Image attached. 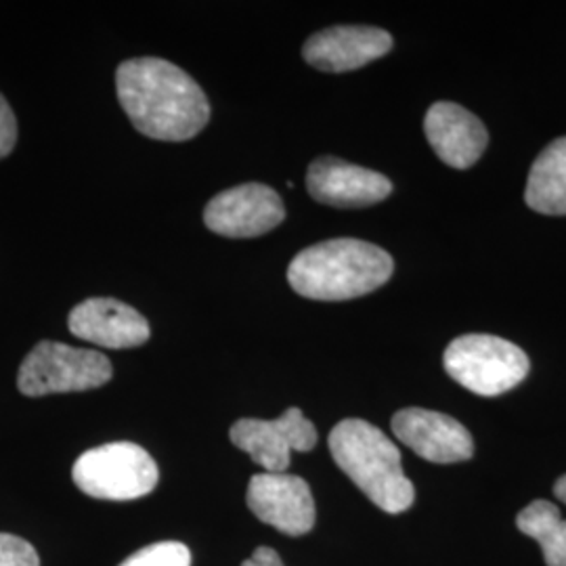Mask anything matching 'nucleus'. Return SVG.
Masks as SVG:
<instances>
[{
  "label": "nucleus",
  "mask_w": 566,
  "mask_h": 566,
  "mask_svg": "<svg viewBox=\"0 0 566 566\" xmlns=\"http://www.w3.org/2000/svg\"><path fill=\"white\" fill-rule=\"evenodd\" d=\"M116 91L126 116L149 139H193L210 118L202 86L170 61H124L116 72Z\"/></svg>",
  "instance_id": "nucleus-1"
},
{
  "label": "nucleus",
  "mask_w": 566,
  "mask_h": 566,
  "mask_svg": "<svg viewBox=\"0 0 566 566\" xmlns=\"http://www.w3.org/2000/svg\"><path fill=\"white\" fill-rule=\"evenodd\" d=\"M395 271L392 256L361 240H329L304 248L287 266V282L311 301L338 303L385 285Z\"/></svg>",
  "instance_id": "nucleus-2"
},
{
  "label": "nucleus",
  "mask_w": 566,
  "mask_h": 566,
  "mask_svg": "<svg viewBox=\"0 0 566 566\" xmlns=\"http://www.w3.org/2000/svg\"><path fill=\"white\" fill-rule=\"evenodd\" d=\"M329 453L344 474L388 514H401L416 500L405 476L401 451L380 428L348 418L329 432Z\"/></svg>",
  "instance_id": "nucleus-3"
},
{
  "label": "nucleus",
  "mask_w": 566,
  "mask_h": 566,
  "mask_svg": "<svg viewBox=\"0 0 566 566\" xmlns=\"http://www.w3.org/2000/svg\"><path fill=\"white\" fill-rule=\"evenodd\" d=\"M446 371L470 392L497 397L521 385L528 374L525 350L489 334H465L447 346Z\"/></svg>",
  "instance_id": "nucleus-4"
},
{
  "label": "nucleus",
  "mask_w": 566,
  "mask_h": 566,
  "mask_svg": "<svg viewBox=\"0 0 566 566\" xmlns=\"http://www.w3.org/2000/svg\"><path fill=\"white\" fill-rule=\"evenodd\" d=\"M82 493L95 500L130 502L149 495L160 479L154 458L135 443H107L82 453L72 468Z\"/></svg>",
  "instance_id": "nucleus-5"
},
{
  "label": "nucleus",
  "mask_w": 566,
  "mask_h": 566,
  "mask_svg": "<svg viewBox=\"0 0 566 566\" xmlns=\"http://www.w3.org/2000/svg\"><path fill=\"white\" fill-rule=\"evenodd\" d=\"M112 380L109 359L91 348L42 340L23 359L18 388L25 397L81 392Z\"/></svg>",
  "instance_id": "nucleus-6"
},
{
  "label": "nucleus",
  "mask_w": 566,
  "mask_h": 566,
  "mask_svg": "<svg viewBox=\"0 0 566 566\" xmlns=\"http://www.w3.org/2000/svg\"><path fill=\"white\" fill-rule=\"evenodd\" d=\"M231 443L250 453L264 472L282 474L290 465L292 451L306 453L317 446V430L298 407H290L277 420L243 418L229 430Z\"/></svg>",
  "instance_id": "nucleus-7"
},
{
  "label": "nucleus",
  "mask_w": 566,
  "mask_h": 566,
  "mask_svg": "<svg viewBox=\"0 0 566 566\" xmlns=\"http://www.w3.org/2000/svg\"><path fill=\"white\" fill-rule=\"evenodd\" d=\"M285 219L282 198L263 182H243L212 198L203 223L224 238H259Z\"/></svg>",
  "instance_id": "nucleus-8"
},
{
  "label": "nucleus",
  "mask_w": 566,
  "mask_h": 566,
  "mask_svg": "<svg viewBox=\"0 0 566 566\" xmlns=\"http://www.w3.org/2000/svg\"><path fill=\"white\" fill-rule=\"evenodd\" d=\"M245 504L264 523L283 535L301 537L315 526V500L306 481L294 474L263 472L250 479Z\"/></svg>",
  "instance_id": "nucleus-9"
},
{
  "label": "nucleus",
  "mask_w": 566,
  "mask_h": 566,
  "mask_svg": "<svg viewBox=\"0 0 566 566\" xmlns=\"http://www.w3.org/2000/svg\"><path fill=\"white\" fill-rule=\"evenodd\" d=\"M392 432L403 446L432 464L465 462L474 453V441L465 426L439 411L401 409L392 416Z\"/></svg>",
  "instance_id": "nucleus-10"
},
{
  "label": "nucleus",
  "mask_w": 566,
  "mask_h": 566,
  "mask_svg": "<svg viewBox=\"0 0 566 566\" xmlns=\"http://www.w3.org/2000/svg\"><path fill=\"white\" fill-rule=\"evenodd\" d=\"M306 189L315 202L334 208H365L392 193L385 175L340 158H319L308 166Z\"/></svg>",
  "instance_id": "nucleus-11"
},
{
  "label": "nucleus",
  "mask_w": 566,
  "mask_h": 566,
  "mask_svg": "<svg viewBox=\"0 0 566 566\" xmlns=\"http://www.w3.org/2000/svg\"><path fill=\"white\" fill-rule=\"evenodd\" d=\"M392 49V36L380 28L336 25L313 34L304 42L303 57L322 72H350L385 57Z\"/></svg>",
  "instance_id": "nucleus-12"
},
{
  "label": "nucleus",
  "mask_w": 566,
  "mask_h": 566,
  "mask_svg": "<svg viewBox=\"0 0 566 566\" xmlns=\"http://www.w3.org/2000/svg\"><path fill=\"white\" fill-rule=\"evenodd\" d=\"M70 332L103 348H135L149 340V324L139 311L116 298H88L72 308Z\"/></svg>",
  "instance_id": "nucleus-13"
},
{
  "label": "nucleus",
  "mask_w": 566,
  "mask_h": 566,
  "mask_svg": "<svg viewBox=\"0 0 566 566\" xmlns=\"http://www.w3.org/2000/svg\"><path fill=\"white\" fill-rule=\"evenodd\" d=\"M424 130L434 154L458 170L479 163L489 143L483 122L458 103H434L426 114Z\"/></svg>",
  "instance_id": "nucleus-14"
},
{
  "label": "nucleus",
  "mask_w": 566,
  "mask_h": 566,
  "mask_svg": "<svg viewBox=\"0 0 566 566\" xmlns=\"http://www.w3.org/2000/svg\"><path fill=\"white\" fill-rule=\"evenodd\" d=\"M526 206L539 214H566V137L549 143L531 166Z\"/></svg>",
  "instance_id": "nucleus-15"
},
{
  "label": "nucleus",
  "mask_w": 566,
  "mask_h": 566,
  "mask_svg": "<svg viewBox=\"0 0 566 566\" xmlns=\"http://www.w3.org/2000/svg\"><path fill=\"white\" fill-rule=\"evenodd\" d=\"M516 525L542 546L547 566H566V521L552 502L528 504L516 516Z\"/></svg>",
  "instance_id": "nucleus-16"
},
{
  "label": "nucleus",
  "mask_w": 566,
  "mask_h": 566,
  "mask_svg": "<svg viewBox=\"0 0 566 566\" xmlns=\"http://www.w3.org/2000/svg\"><path fill=\"white\" fill-rule=\"evenodd\" d=\"M120 566H191V552L179 542H160L135 552Z\"/></svg>",
  "instance_id": "nucleus-17"
},
{
  "label": "nucleus",
  "mask_w": 566,
  "mask_h": 566,
  "mask_svg": "<svg viewBox=\"0 0 566 566\" xmlns=\"http://www.w3.org/2000/svg\"><path fill=\"white\" fill-rule=\"evenodd\" d=\"M0 566H41L39 554L18 535L0 533Z\"/></svg>",
  "instance_id": "nucleus-18"
},
{
  "label": "nucleus",
  "mask_w": 566,
  "mask_h": 566,
  "mask_svg": "<svg viewBox=\"0 0 566 566\" xmlns=\"http://www.w3.org/2000/svg\"><path fill=\"white\" fill-rule=\"evenodd\" d=\"M18 143V120L7 99L0 95V160L13 151Z\"/></svg>",
  "instance_id": "nucleus-19"
},
{
  "label": "nucleus",
  "mask_w": 566,
  "mask_h": 566,
  "mask_svg": "<svg viewBox=\"0 0 566 566\" xmlns=\"http://www.w3.org/2000/svg\"><path fill=\"white\" fill-rule=\"evenodd\" d=\"M242 566H283V563L275 549L261 546L254 549V554Z\"/></svg>",
  "instance_id": "nucleus-20"
},
{
  "label": "nucleus",
  "mask_w": 566,
  "mask_h": 566,
  "mask_svg": "<svg viewBox=\"0 0 566 566\" xmlns=\"http://www.w3.org/2000/svg\"><path fill=\"white\" fill-rule=\"evenodd\" d=\"M554 495H556L563 504H566V474L556 481V485H554Z\"/></svg>",
  "instance_id": "nucleus-21"
}]
</instances>
